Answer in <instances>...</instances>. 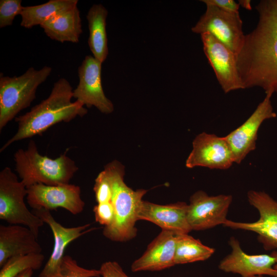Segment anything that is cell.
Here are the masks:
<instances>
[{
	"label": "cell",
	"mask_w": 277,
	"mask_h": 277,
	"mask_svg": "<svg viewBox=\"0 0 277 277\" xmlns=\"http://www.w3.org/2000/svg\"><path fill=\"white\" fill-rule=\"evenodd\" d=\"M259 21L245 35L236 55L243 89L259 87L266 93L277 92V0H262L255 6Z\"/></svg>",
	"instance_id": "6da1fadb"
},
{
	"label": "cell",
	"mask_w": 277,
	"mask_h": 277,
	"mask_svg": "<svg viewBox=\"0 0 277 277\" xmlns=\"http://www.w3.org/2000/svg\"><path fill=\"white\" fill-rule=\"evenodd\" d=\"M73 91L67 79L57 80L47 98L29 111L15 118L17 131L1 147L0 151L3 152L17 141L40 135L57 123L69 122L86 114L88 111L82 104L76 101L72 102Z\"/></svg>",
	"instance_id": "7a4b0ae2"
},
{
	"label": "cell",
	"mask_w": 277,
	"mask_h": 277,
	"mask_svg": "<svg viewBox=\"0 0 277 277\" xmlns=\"http://www.w3.org/2000/svg\"><path fill=\"white\" fill-rule=\"evenodd\" d=\"M112 186L111 202L114 210L112 223L104 227L103 233L107 239L114 242H125L134 238L137 233L135 227L145 189L136 191L128 187L123 180L124 171L116 161L108 164L104 168Z\"/></svg>",
	"instance_id": "3957f363"
},
{
	"label": "cell",
	"mask_w": 277,
	"mask_h": 277,
	"mask_svg": "<svg viewBox=\"0 0 277 277\" xmlns=\"http://www.w3.org/2000/svg\"><path fill=\"white\" fill-rule=\"evenodd\" d=\"M16 171L27 188L36 184L56 186L69 184L78 168L66 153L51 159L40 154L35 142L30 140L26 149L14 154Z\"/></svg>",
	"instance_id": "277c9868"
},
{
	"label": "cell",
	"mask_w": 277,
	"mask_h": 277,
	"mask_svg": "<svg viewBox=\"0 0 277 277\" xmlns=\"http://www.w3.org/2000/svg\"><path fill=\"white\" fill-rule=\"evenodd\" d=\"M52 72L44 66L39 70L29 68L19 76L0 75V131L22 110L30 106L36 97L38 87Z\"/></svg>",
	"instance_id": "5b68a950"
},
{
	"label": "cell",
	"mask_w": 277,
	"mask_h": 277,
	"mask_svg": "<svg viewBox=\"0 0 277 277\" xmlns=\"http://www.w3.org/2000/svg\"><path fill=\"white\" fill-rule=\"evenodd\" d=\"M25 185L9 167L0 172V219L12 225L27 227L38 236L44 222L27 207Z\"/></svg>",
	"instance_id": "8992f818"
},
{
	"label": "cell",
	"mask_w": 277,
	"mask_h": 277,
	"mask_svg": "<svg viewBox=\"0 0 277 277\" xmlns=\"http://www.w3.org/2000/svg\"><path fill=\"white\" fill-rule=\"evenodd\" d=\"M206 5L205 12L191 31L200 34H210L236 55L243 45L245 35L239 13L227 12L210 4Z\"/></svg>",
	"instance_id": "52a82bcc"
},
{
	"label": "cell",
	"mask_w": 277,
	"mask_h": 277,
	"mask_svg": "<svg viewBox=\"0 0 277 277\" xmlns=\"http://www.w3.org/2000/svg\"><path fill=\"white\" fill-rule=\"evenodd\" d=\"M248 201L260 213L259 219L252 223L237 222L227 220L224 226L233 229L255 232L258 240L266 250L277 249V201L264 191L250 190Z\"/></svg>",
	"instance_id": "ba28073f"
},
{
	"label": "cell",
	"mask_w": 277,
	"mask_h": 277,
	"mask_svg": "<svg viewBox=\"0 0 277 277\" xmlns=\"http://www.w3.org/2000/svg\"><path fill=\"white\" fill-rule=\"evenodd\" d=\"M27 189V201L33 210L51 211L61 207L76 215L81 213L85 206L81 197V188L77 185L36 184Z\"/></svg>",
	"instance_id": "9c48e42d"
},
{
	"label": "cell",
	"mask_w": 277,
	"mask_h": 277,
	"mask_svg": "<svg viewBox=\"0 0 277 277\" xmlns=\"http://www.w3.org/2000/svg\"><path fill=\"white\" fill-rule=\"evenodd\" d=\"M102 63L92 55H86L78 68V83L73 97L84 106H94L103 113L113 112L114 106L105 95L102 84Z\"/></svg>",
	"instance_id": "30bf717a"
},
{
	"label": "cell",
	"mask_w": 277,
	"mask_h": 277,
	"mask_svg": "<svg viewBox=\"0 0 277 277\" xmlns=\"http://www.w3.org/2000/svg\"><path fill=\"white\" fill-rule=\"evenodd\" d=\"M272 94L271 92L266 93L264 100L247 120L225 136L232 152L234 163L240 164L250 152L255 150L258 132L264 121L276 117L271 104Z\"/></svg>",
	"instance_id": "8fae6325"
},
{
	"label": "cell",
	"mask_w": 277,
	"mask_h": 277,
	"mask_svg": "<svg viewBox=\"0 0 277 277\" xmlns=\"http://www.w3.org/2000/svg\"><path fill=\"white\" fill-rule=\"evenodd\" d=\"M232 197L230 195H208L203 191L195 192L188 205L187 217L192 230H203L224 224Z\"/></svg>",
	"instance_id": "7c38bea8"
},
{
	"label": "cell",
	"mask_w": 277,
	"mask_h": 277,
	"mask_svg": "<svg viewBox=\"0 0 277 277\" xmlns=\"http://www.w3.org/2000/svg\"><path fill=\"white\" fill-rule=\"evenodd\" d=\"M234 163L231 150L225 137L203 132L192 142V149L186 161L188 168L204 167L225 170Z\"/></svg>",
	"instance_id": "4fadbf2b"
},
{
	"label": "cell",
	"mask_w": 277,
	"mask_h": 277,
	"mask_svg": "<svg viewBox=\"0 0 277 277\" xmlns=\"http://www.w3.org/2000/svg\"><path fill=\"white\" fill-rule=\"evenodd\" d=\"M201 36L204 53L223 91L227 93L243 89L234 53L210 34Z\"/></svg>",
	"instance_id": "5bb4252c"
},
{
	"label": "cell",
	"mask_w": 277,
	"mask_h": 277,
	"mask_svg": "<svg viewBox=\"0 0 277 277\" xmlns=\"http://www.w3.org/2000/svg\"><path fill=\"white\" fill-rule=\"evenodd\" d=\"M32 212L49 226L54 238L53 250L38 277H54L60 271L65 251L68 245L73 241L95 228H89V224L65 227L54 219L51 211L38 209L33 210Z\"/></svg>",
	"instance_id": "9a60e30c"
},
{
	"label": "cell",
	"mask_w": 277,
	"mask_h": 277,
	"mask_svg": "<svg viewBox=\"0 0 277 277\" xmlns=\"http://www.w3.org/2000/svg\"><path fill=\"white\" fill-rule=\"evenodd\" d=\"M232 251L220 263L219 268L226 272L240 274L242 277L267 275L277 277V270L273 268L275 258L271 254L249 255L243 251L239 241L230 238Z\"/></svg>",
	"instance_id": "2e32d148"
},
{
	"label": "cell",
	"mask_w": 277,
	"mask_h": 277,
	"mask_svg": "<svg viewBox=\"0 0 277 277\" xmlns=\"http://www.w3.org/2000/svg\"><path fill=\"white\" fill-rule=\"evenodd\" d=\"M187 208L184 202L160 205L143 201L137 219L152 222L162 230L188 234L192 230L187 221Z\"/></svg>",
	"instance_id": "e0dca14e"
},
{
	"label": "cell",
	"mask_w": 277,
	"mask_h": 277,
	"mask_svg": "<svg viewBox=\"0 0 277 277\" xmlns=\"http://www.w3.org/2000/svg\"><path fill=\"white\" fill-rule=\"evenodd\" d=\"M176 241V234L162 230L143 254L133 262L132 271H160L175 265Z\"/></svg>",
	"instance_id": "ac0fdd59"
},
{
	"label": "cell",
	"mask_w": 277,
	"mask_h": 277,
	"mask_svg": "<svg viewBox=\"0 0 277 277\" xmlns=\"http://www.w3.org/2000/svg\"><path fill=\"white\" fill-rule=\"evenodd\" d=\"M38 237L27 227L20 225H0V267L12 256L42 253Z\"/></svg>",
	"instance_id": "d6986e66"
},
{
	"label": "cell",
	"mask_w": 277,
	"mask_h": 277,
	"mask_svg": "<svg viewBox=\"0 0 277 277\" xmlns=\"http://www.w3.org/2000/svg\"><path fill=\"white\" fill-rule=\"evenodd\" d=\"M40 27L51 39L61 43H78L83 30L77 6L54 15Z\"/></svg>",
	"instance_id": "ffe728a7"
},
{
	"label": "cell",
	"mask_w": 277,
	"mask_h": 277,
	"mask_svg": "<svg viewBox=\"0 0 277 277\" xmlns=\"http://www.w3.org/2000/svg\"><path fill=\"white\" fill-rule=\"evenodd\" d=\"M108 10L102 4H94L88 11L86 18L89 31L88 44L93 56L103 63L108 54L106 18Z\"/></svg>",
	"instance_id": "44dd1931"
},
{
	"label": "cell",
	"mask_w": 277,
	"mask_h": 277,
	"mask_svg": "<svg viewBox=\"0 0 277 277\" xmlns=\"http://www.w3.org/2000/svg\"><path fill=\"white\" fill-rule=\"evenodd\" d=\"M77 0H50L43 4L24 6L21 26L30 29L42 25L54 15L77 6Z\"/></svg>",
	"instance_id": "7402d4cb"
},
{
	"label": "cell",
	"mask_w": 277,
	"mask_h": 277,
	"mask_svg": "<svg viewBox=\"0 0 277 277\" xmlns=\"http://www.w3.org/2000/svg\"><path fill=\"white\" fill-rule=\"evenodd\" d=\"M214 249L188 234H176L175 264H184L209 259Z\"/></svg>",
	"instance_id": "603a6c76"
},
{
	"label": "cell",
	"mask_w": 277,
	"mask_h": 277,
	"mask_svg": "<svg viewBox=\"0 0 277 277\" xmlns=\"http://www.w3.org/2000/svg\"><path fill=\"white\" fill-rule=\"evenodd\" d=\"M45 260L42 253H32L10 258L1 267L0 277H15L28 269L41 268Z\"/></svg>",
	"instance_id": "cb8c5ba5"
},
{
	"label": "cell",
	"mask_w": 277,
	"mask_h": 277,
	"mask_svg": "<svg viewBox=\"0 0 277 277\" xmlns=\"http://www.w3.org/2000/svg\"><path fill=\"white\" fill-rule=\"evenodd\" d=\"M100 270L88 269L78 265L77 262L69 255H65L60 271L54 277H100Z\"/></svg>",
	"instance_id": "d4e9b609"
},
{
	"label": "cell",
	"mask_w": 277,
	"mask_h": 277,
	"mask_svg": "<svg viewBox=\"0 0 277 277\" xmlns=\"http://www.w3.org/2000/svg\"><path fill=\"white\" fill-rule=\"evenodd\" d=\"M22 0L0 1V28L12 25L16 16L21 15L23 7Z\"/></svg>",
	"instance_id": "484cf974"
},
{
	"label": "cell",
	"mask_w": 277,
	"mask_h": 277,
	"mask_svg": "<svg viewBox=\"0 0 277 277\" xmlns=\"http://www.w3.org/2000/svg\"><path fill=\"white\" fill-rule=\"evenodd\" d=\"M97 203L110 202L112 195V189L109 177L105 170L97 176L93 187Z\"/></svg>",
	"instance_id": "4316f807"
},
{
	"label": "cell",
	"mask_w": 277,
	"mask_h": 277,
	"mask_svg": "<svg viewBox=\"0 0 277 277\" xmlns=\"http://www.w3.org/2000/svg\"><path fill=\"white\" fill-rule=\"evenodd\" d=\"M93 211L96 222L104 227L110 226L114 219V210L110 202L97 203L94 206Z\"/></svg>",
	"instance_id": "83f0119b"
},
{
	"label": "cell",
	"mask_w": 277,
	"mask_h": 277,
	"mask_svg": "<svg viewBox=\"0 0 277 277\" xmlns=\"http://www.w3.org/2000/svg\"><path fill=\"white\" fill-rule=\"evenodd\" d=\"M99 270L102 277H129L120 264L115 261L103 263Z\"/></svg>",
	"instance_id": "f1b7e54d"
},
{
	"label": "cell",
	"mask_w": 277,
	"mask_h": 277,
	"mask_svg": "<svg viewBox=\"0 0 277 277\" xmlns=\"http://www.w3.org/2000/svg\"><path fill=\"white\" fill-rule=\"evenodd\" d=\"M205 4H210L224 11L232 12L239 13L240 5L234 0H202Z\"/></svg>",
	"instance_id": "f546056e"
},
{
	"label": "cell",
	"mask_w": 277,
	"mask_h": 277,
	"mask_svg": "<svg viewBox=\"0 0 277 277\" xmlns=\"http://www.w3.org/2000/svg\"><path fill=\"white\" fill-rule=\"evenodd\" d=\"M238 2L240 6H242L246 9L251 10L252 8L250 0H239Z\"/></svg>",
	"instance_id": "4dcf8cb0"
},
{
	"label": "cell",
	"mask_w": 277,
	"mask_h": 277,
	"mask_svg": "<svg viewBox=\"0 0 277 277\" xmlns=\"http://www.w3.org/2000/svg\"><path fill=\"white\" fill-rule=\"evenodd\" d=\"M33 271L32 269H28L27 270L17 275H16L15 277H32L33 273Z\"/></svg>",
	"instance_id": "1f68e13d"
},
{
	"label": "cell",
	"mask_w": 277,
	"mask_h": 277,
	"mask_svg": "<svg viewBox=\"0 0 277 277\" xmlns=\"http://www.w3.org/2000/svg\"><path fill=\"white\" fill-rule=\"evenodd\" d=\"M271 255L273 256L275 259V263L274 265L273 266V268L277 270V250L273 251L271 253Z\"/></svg>",
	"instance_id": "d6a6232c"
},
{
	"label": "cell",
	"mask_w": 277,
	"mask_h": 277,
	"mask_svg": "<svg viewBox=\"0 0 277 277\" xmlns=\"http://www.w3.org/2000/svg\"><path fill=\"white\" fill-rule=\"evenodd\" d=\"M251 277H263V275H258V276H251Z\"/></svg>",
	"instance_id": "836d02e7"
}]
</instances>
